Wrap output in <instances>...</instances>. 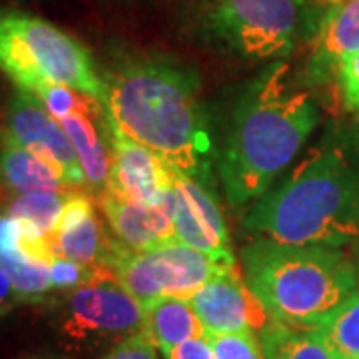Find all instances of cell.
Listing matches in <instances>:
<instances>
[{
    "label": "cell",
    "instance_id": "obj_1",
    "mask_svg": "<svg viewBox=\"0 0 359 359\" xmlns=\"http://www.w3.org/2000/svg\"><path fill=\"white\" fill-rule=\"evenodd\" d=\"M104 112L116 134L160 156L168 166L212 182L214 138L192 65L166 54L132 56L104 74Z\"/></svg>",
    "mask_w": 359,
    "mask_h": 359
},
{
    "label": "cell",
    "instance_id": "obj_2",
    "mask_svg": "<svg viewBox=\"0 0 359 359\" xmlns=\"http://www.w3.org/2000/svg\"><path fill=\"white\" fill-rule=\"evenodd\" d=\"M318 106L290 84V66L273 62L238 98L218 172L231 205L268 192L318 124Z\"/></svg>",
    "mask_w": 359,
    "mask_h": 359
},
{
    "label": "cell",
    "instance_id": "obj_3",
    "mask_svg": "<svg viewBox=\"0 0 359 359\" xmlns=\"http://www.w3.org/2000/svg\"><path fill=\"white\" fill-rule=\"evenodd\" d=\"M244 228L282 244H349L359 236L358 172L337 150L318 152L245 212Z\"/></svg>",
    "mask_w": 359,
    "mask_h": 359
},
{
    "label": "cell",
    "instance_id": "obj_4",
    "mask_svg": "<svg viewBox=\"0 0 359 359\" xmlns=\"http://www.w3.org/2000/svg\"><path fill=\"white\" fill-rule=\"evenodd\" d=\"M245 283L273 321L313 327L358 285V269L335 245L282 244L257 236L242 250Z\"/></svg>",
    "mask_w": 359,
    "mask_h": 359
},
{
    "label": "cell",
    "instance_id": "obj_5",
    "mask_svg": "<svg viewBox=\"0 0 359 359\" xmlns=\"http://www.w3.org/2000/svg\"><path fill=\"white\" fill-rule=\"evenodd\" d=\"M320 0H196L192 25L205 44L245 60H276L311 42Z\"/></svg>",
    "mask_w": 359,
    "mask_h": 359
},
{
    "label": "cell",
    "instance_id": "obj_6",
    "mask_svg": "<svg viewBox=\"0 0 359 359\" xmlns=\"http://www.w3.org/2000/svg\"><path fill=\"white\" fill-rule=\"evenodd\" d=\"M0 70L30 94L58 84L104 102V78L86 46L34 14L0 11Z\"/></svg>",
    "mask_w": 359,
    "mask_h": 359
},
{
    "label": "cell",
    "instance_id": "obj_7",
    "mask_svg": "<svg viewBox=\"0 0 359 359\" xmlns=\"http://www.w3.org/2000/svg\"><path fill=\"white\" fill-rule=\"evenodd\" d=\"M108 266L124 290L148 304L160 297L190 299L205 283L231 271L236 262L208 256L182 242L134 252L114 240Z\"/></svg>",
    "mask_w": 359,
    "mask_h": 359
},
{
    "label": "cell",
    "instance_id": "obj_8",
    "mask_svg": "<svg viewBox=\"0 0 359 359\" xmlns=\"http://www.w3.org/2000/svg\"><path fill=\"white\" fill-rule=\"evenodd\" d=\"M54 327L72 349L118 344L144 332V304L118 282L86 283L56 304Z\"/></svg>",
    "mask_w": 359,
    "mask_h": 359
},
{
    "label": "cell",
    "instance_id": "obj_9",
    "mask_svg": "<svg viewBox=\"0 0 359 359\" xmlns=\"http://www.w3.org/2000/svg\"><path fill=\"white\" fill-rule=\"evenodd\" d=\"M2 138L22 146L58 168L72 186H86L70 136L30 92L18 90L14 94L6 112V128Z\"/></svg>",
    "mask_w": 359,
    "mask_h": 359
},
{
    "label": "cell",
    "instance_id": "obj_10",
    "mask_svg": "<svg viewBox=\"0 0 359 359\" xmlns=\"http://www.w3.org/2000/svg\"><path fill=\"white\" fill-rule=\"evenodd\" d=\"M194 311L208 334H262L271 316L238 269L222 273L190 297Z\"/></svg>",
    "mask_w": 359,
    "mask_h": 359
},
{
    "label": "cell",
    "instance_id": "obj_11",
    "mask_svg": "<svg viewBox=\"0 0 359 359\" xmlns=\"http://www.w3.org/2000/svg\"><path fill=\"white\" fill-rule=\"evenodd\" d=\"M174 190V226L182 244L219 259H233L230 233L222 216L216 196L204 182L172 172Z\"/></svg>",
    "mask_w": 359,
    "mask_h": 359
},
{
    "label": "cell",
    "instance_id": "obj_12",
    "mask_svg": "<svg viewBox=\"0 0 359 359\" xmlns=\"http://www.w3.org/2000/svg\"><path fill=\"white\" fill-rule=\"evenodd\" d=\"M110 128V126H108ZM112 168L106 192L142 205H158L172 194V168L152 150L110 130Z\"/></svg>",
    "mask_w": 359,
    "mask_h": 359
},
{
    "label": "cell",
    "instance_id": "obj_13",
    "mask_svg": "<svg viewBox=\"0 0 359 359\" xmlns=\"http://www.w3.org/2000/svg\"><path fill=\"white\" fill-rule=\"evenodd\" d=\"M100 200L112 236L124 248L144 252L178 242L174 226V190L158 205L136 204L112 192H104Z\"/></svg>",
    "mask_w": 359,
    "mask_h": 359
},
{
    "label": "cell",
    "instance_id": "obj_14",
    "mask_svg": "<svg viewBox=\"0 0 359 359\" xmlns=\"http://www.w3.org/2000/svg\"><path fill=\"white\" fill-rule=\"evenodd\" d=\"M359 50V0H339L321 16L311 40L306 78L311 84H330L339 78L341 65Z\"/></svg>",
    "mask_w": 359,
    "mask_h": 359
},
{
    "label": "cell",
    "instance_id": "obj_15",
    "mask_svg": "<svg viewBox=\"0 0 359 359\" xmlns=\"http://www.w3.org/2000/svg\"><path fill=\"white\" fill-rule=\"evenodd\" d=\"M112 242L114 240L102 231L92 200L82 194H72L50 236L54 256L86 266H108Z\"/></svg>",
    "mask_w": 359,
    "mask_h": 359
},
{
    "label": "cell",
    "instance_id": "obj_16",
    "mask_svg": "<svg viewBox=\"0 0 359 359\" xmlns=\"http://www.w3.org/2000/svg\"><path fill=\"white\" fill-rule=\"evenodd\" d=\"M62 128L70 136L76 150L78 162L84 172L86 186L92 192L104 194L110 180L112 168V146H110V128L106 112L100 102L86 110H78L74 114L60 120Z\"/></svg>",
    "mask_w": 359,
    "mask_h": 359
},
{
    "label": "cell",
    "instance_id": "obj_17",
    "mask_svg": "<svg viewBox=\"0 0 359 359\" xmlns=\"http://www.w3.org/2000/svg\"><path fill=\"white\" fill-rule=\"evenodd\" d=\"M144 334L158 351L168 353L172 347L194 337H204L208 332L190 299L160 297L144 304Z\"/></svg>",
    "mask_w": 359,
    "mask_h": 359
},
{
    "label": "cell",
    "instance_id": "obj_18",
    "mask_svg": "<svg viewBox=\"0 0 359 359\" xmlns=\"http://www.w3.org/2000/svg\"><path fill=\"white\" fill-rule=\"evenodd\" d=\"M0 180L16 194L68 192L74 188L58 168L6 138H2L0 150Z\"/></svg>",
    "mask_w": 359,
    "mask_h": 359
},
{
    "label": "cell",
    "instance_id": "obj_19",
    "mask_svg": "<svg viewBox=\"0 0 359 359\" xmlns=\"http://www.w3.org/2000/svg\"><path fill=\"white\" fill-rule=\"evenodd\" d=\"M257 339L264 359H337L309 327H294L271 320Z\"/></svg>",
    "mask_w": 359,
    "mask_h": 359
},
{
    "label": "cell",
    "instance_id": "obj_20",
    "mask_svg": "<svg viewBox=\"0 0 359 359\" xmlns=\"http://www.w3.org/2000/svg\"><path fill=\"white\" fill-rule=\"evenodd\" d=\"M309 330L320 335L337 359H359V292Z\"/></svg>",
    "mask_w": 359,
    "mask_h": 359
},
{
    "label": "cell",
    "instance_id": "obj_21",
    "mask_svg": "<svg viewBox=\"0 0 359 359\" xmlns=\"http://www.w3.org/2000/svg\"><path fill=\"white\" fill-rule=\"evenodd\" d=\"M0 266L6 269L20 302H44L54 292L48 262L25 254L6 252L0 254Z\"/></svg>",
    "mask_w": 359,
    "mask_h": 359
},
{
    "label": "cell",
    "instance_id": "obj_22",
    "mask_svg": "<svg viewBox=\"0 0 359 359\" xmlns=\"http://www.w3.org/2000/svg\"><path fill=\"white\" fill-rule=\"evenodd\" d=\"M70 196V192L18 194L8 205L6 216L25 219L46 236H52Z\"/></svg>",
    "mask_w": 359,
    "mask_h": 359
},
{
    "label": "cell",
    "instance_id": "obj_23",
    "mask_svg": "<svg viewBox=\"0 0 359 359\" xmlns=\"http://www.w3.org/2000/svg\"><path fill=\"white\" fill-rule=\"evenodd\" d=\"M32 96H36L40 104L48 110V114L54 116L58 122L78 110H86L90 106L98 104V100L90 98L78 90L70 88V86H58V84L40 86L32 92Z\"/></svg>",
    "mask_w": 359,
    "mask_h": 359
},
{
    "label": "cell",
    "instance_id": "obj_24",
    "mask_svg": "<svg viewBox=\"0 0 359 359\" xmlns=\"http://www.w3.org/2000/svg\"><path fill=\"white\" fill-rule=\"evenodd\" d=\"M216 359H264L256 334H208Z\"/></svg>",
    "mask_w": 359,
    "mask_h": 359
},
{
    "label": "cell",
    "instance_id": "obj_25",
    "mask_svg": "<svg viewBox=\"0 0 359 359\" xmlns=\"http://www.w3.org/2000/svg\"><path fill=\"white\" fill-rule=\"evenodd\" d=\"M102 359H158V349L148 335L140 332L118 341Z\"/></svg>",
    "mask_w": 359,
    "mask_h": 359
},
{
    "label": "cell",
    "instance_id": "obj_26",
    "mask_svg": "<svg viewBox=\"0 0 359 359\" xmlns=\"http://www.w3.org/2000/svg\"><path fill=\"white\" fill-rule=\"evenodd\" d=\"M339 82L347 108L359 110V50L349 54L344 60L339 70Z\"/></svg>",
    "mask_w": 359,
    "mask_h": 359
},
{
    "label": "cell",
    "instance_id": "obj_27",
    "mask_svg": "<svg viewBox=\"0 0 359 359\" xmlns=\"http://www.w3.org/2000/svg\"><path fill=\"white\" fill-rule=\"evenodd\" d=\"M166 359H216V351L210 341V335L204 337H194L180 346L172 347L168 353H164Z\"/></svg>",
    "mask_w": 359,
    "mask_h": 359
},
{
    "label": "cell",
    "instance_id": "obj_28",
    "mask_svg": "<svg viewBox=\"0 0 359 359\" xmlns=\"http://www.w3.org/2000/svg\"><path fill=\"white\" fill-rule=\"evenodd\" d=\"M18 302L20 299H18L16 292H14V285L11 282V278H8V273H6V269L0 266V318L8 309H13Z\"/></svg>",
    "mask_w": 359,
    "mask_h": 359
},
{
    "label": "cell",
    "instance_id": "obj_29",
    "mask_svg": "<svg viewBox=\"0 0 359 359\" xmlns=\"http://www.w3.org/2000/svg\"><path fill=\"white\" fill-rule=\"evenodd\" d=\"M335 2H339V0H320V4H327V6H332Z\"/></svg>",
    "mask_w": 359,
    "mask_h": 359
},
{
    "label": "cell",
    "instance_id": "obj_30",
    "mask_svg": "<svg viewBox=\"0 0 359 359\" xmlns=\"http://www.w3.org/2000/svg\"><path fill=\"white\" fill-rule=\"evenodd\" d=\"M358 282H359V271H358Z\"/></svg>",
    "mask_w": 359,
    "mask_h": 359
}]
</instances>
